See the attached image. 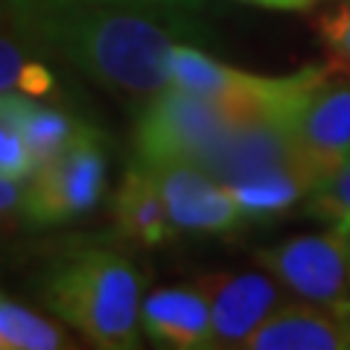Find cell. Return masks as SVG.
Here are the masks:
<instances>
[{
    "instance_id": "cell-12",
    "label": "cell",
    "mask_w": 350,
    "mask_h": 350,
    "mask_svg": "<svg viewBox=\"0 0 350 350\" xmlns=\"http://www.w3.org/2000/svg\"><path fill=\"white\" fill-rule=\"evenodd\" d=\"M117 234L140 248H161L175 237L178 228L172 225L167 202L161 196L155 175L144 161L131 163L123 172V181L111 202Z\"/></svg>"
},
{
    "instance_id": "cell-8",
    "label": "cell",
    "mask_w": 350,
    "mask_h": 350,
    "mask_svg": "<svg viewBox=\"0 0 350 350\" xmlns=\"http://www.w3.org/2000/svg\"><path fill=\"white\" fill-rule=\"evenodd\" d=\"M211 304L213 350H243L257 327L283 304L269 271H207L193 280Z\"/></svg>"
},
{
    "instance_id": "cell-6",
    "label": "cell",
    "mask_w": 350,
    "mask_h": 350,
    "mask_svg": "<svg viewBox=\"0 0 350 350\" xmlns=\"http://www.w3.org/2000/svg\"><path fill=\"white\" fill-rule=\"evenodd\" d=\"M289 161L306 196L350 163V79L330 76L283 129Z\"/></svg>"
},
{
    "instance_id": "cell-13",
    "label": "cell",
    "mask_w": 350,
    "mask_h": 350,
    "mask_svg": "<svg viewBox=\"0 0 350 350\" xmlns=\"http://www.w3.org/2000/svg\"><path fill=\"white\" fill-rule=\"evenodd\" d=\"M0 123L15 126L24 135L29 149L36 152L38 167L53 155H59L82 129V123L70 120L59 108L38 105L36 96H27L21 91H9L0 96Z\"/></svg>"
},
{
    "instance_id": "cell-22",
    "label": "cell",
    "mask_w": 350,
    "mask_h": 350,
    "mask_svg": "<svg viewBox=\"0 0 350 350\" xmlns=\"http://www.w3.org/2000/svg\"><path fill=\"white\" fill-rule=\"evenodd\" d=\"M21 64H24V53L12 38L3 36V41H0V91L3 94L15 91Z\"/></svg>"
},
{
    "instance_id": "cell-4",
    "label": "cell",
    "mask_w": 350,
    "mask_h": 350,
    "mask_svg": "<svg viewBox=\"0 0 350 350\" xmlns=\"http://www.w3.org/2000/svg\"><path fill=\"white\" fill-rule=\"evenodd\" d=\"M234 126L237 123L219 105L170 82L137 114V161L196 163L211 172Z\"/></svg>"
},
{
    "instance_id": "cell-21",
    "label": "cell",
    "mask_w": 350,
    "mask_h": 350,
    "mask_svg": "<svg viewBox=\"0 0 350 350\" xmlns=\"http://www.w3.org/2000/svg\"><path fill=\"white\" fill-rule=\"evenodd\" d=\"M6 12L15 18V24L27 18H36L41 12H50V9L59 6H73V3H117V0H3Z\"/></svg>"
},
{
    "instance_id": "cell-14",
    "label": "cell",
    "mask_w": 350,
    "mask_h": 350,
    "mask_svg": "<svg viewBox=\"0 0 350 350\" xmlns=\"http://www.w3.org/2000/svg\"><path fill=\"white\" fill-rule=\"evenodd\" d=\"M225 187L234 196L245 222H271V219L289 213L301 199H306L301 178L289 167L251 175V178L225 184Z\"/></svg>"
},
{
    "instance_id": "cell-20",
    "label": "cell",
    "mask_w": 350,
    "mask_h": 350,
    "mask_svg": "<svg viewBox=\"0 0 350 350\" xmlns=\"http://www.w3.org/2000/svg\"><path fill=\"white\" fill-rule=\"evenodd\" d=\"M15 91L21 94H27V96H47L53 94V73L44 68L41 62H27L21 64V70H18V82H15Z\"/></svg>"
},
{
    "instance_id": "cell-16",
    "label": "cell",
    "mask_w": 350,
    "mask_h": 350,
    "mask_svg": "<svg viewBox=\"0 0 350 350\" xmlns=\"http://www.w3.org/2000/svg\"><path fill=\"white\" fill-rule=\"evenodd\" d=\"M306 213L319 216L321 222L350 237V163L338 175H333L324 187L306 196Z\"/></svg>"
},
{
    "instance_id": "cell-3",
    "label": "cell",
    "mask_w": 350,
    "mask_h": 350,
    "mask_svg": "<svg viewBox=\"0 0 350 350\" xmlns=\"http://www.w3.org/2000/svg\"><path fill=\"white\" fill-rule=\"evenodd\" d=\"M333 76L330 64L301 68L286 76H260L237 70L207 53L175 44L170 56V82L204 96L234 123H266L286 129L321 82Z\"/></svg>"
},
{
    "instance_id": "cell-18",
    "label": "cell",
    "mask_w": 350,
    "mask_h": 350,
    "mask_svg": "<svg viewBox=\"0 0 350 350\" xmlns=\"http://www.w3.org/2000/svg\"><path fill=\"white\" fill-rule=\"evenodd\" d=\"M36 170H38V158L29 149L24 135L15 126L0 123V175L15 181H27Z\"/></svg>"
},
{
    "instance_id": "cell-15",
    "label": "cell",
    "mask_w": 350,
    "mask_h": 350,
    "mask_svg": "<svg viewBox=\"0 0 350 350\" xmlns=\"http://www.w3.org/2000/svg\"><path fill=\"white\" fill-rule=\"evenodd\" d=\"M0 347L3 350H68L76 347L70 333L38 315L21 301L3 295L0 298Z\"/></svg>"
},
{
    "instance_id": "cell-17",
    "label": "cell",
    "mask_w": 350,
    "mask_h": 350,
    "mask_svg": "<svg viewBox=\"0 0 350 350\" xmlns=\"http://www.w3.org/2000/svg\"><path fill=\"white\" fill-rule=\"evenodd\" d=\"M315 32L333 73L350 79V3H338L315 18Z\"/></svg>"
},
{
    "instance_id": "cell-9",
    "label": "cell",
    "mask_w": 350,
    "mask_h": 350,
    "mask_svg": "<svg viewBox=\"0 0 350 350\" xmlns=\"http://www.w3.org/2000/svg\"><path fill=\"white\" fill-rule=\"evenodd\" d=\"M155 175L170 219L187 234H228L245 225L222 181L196 163H146Z\"/></svg>"
},
{
    "instance_id": "cell-11",
    "label": "cell",
    "mask_w": 350,
    "mask_h": 350,
    "mask_svg": "<svg viewBox=\"0 0 350 350\" xmlns=\"http://www.w3.org/2000/svg\"><path fill=\"white\" fill-rule=\"evenodd\" d=\"M140 324L152 345L167 350H213L211 304L190 286H163L149 292L140 304Z\"/></svg>"
},
{
    "instance_id": "cell-7",
    "label": "cell",
    "mask_w": 350,
    "mask_h": 350,
    "mask_svg": "<svg viewBox=\"0 0 350 350\" xmlns=\"http://www.w3.org/2000/svg\"><path fill=\"white\" fill-rule=\"evenodd\" d=\"M257 266L304 301H336L350 295V237L338 228L301 234L257 251Z\"/></svg>"
},
{
    "instance_id": "cell-2",
    "label": "cell",
    "mask_w": 350,
    "mask_h": 350,
    "mask_svg": "<svg viewBox=\"0 0 350 350\" xmlns=\"http://www.w3.org/2000/svg\"><path fill=\"white\" fill-rule=\"evenodd\" d=\"M41 304L100 350H137L144 275L114 248H79L50 262L38 283Z\"/></svg>"
},
{
    "instance_id": "cell-5",
    "label": "cell",
    "mask_w": 350,
    "mask_h": 350,
    "mask_svg": "<svg viewBox=\"0 0 350 350\" xmlns=\"http://www.w3.org/2000/svg\"><path fill=\"white\" fill-rule=\"evenodd\" d=\"M21 216L32 228L68 225L91 213L105 190V152L100 131L82 126L68 146L24 181Z\"/></svg>"
},
{
    "instance_id": "cell-1",
    "label": "cell",
    "mask_w": 350,
    "mask_h": 350,
    "mask_svg": "<svg viewBox=\"0 0 350 350\" xmlns=\"http://www.w3.org/2000/svg\"><path fill=\"white\" fill-rule=\"evenodd\" d=\"M91 82L137 111L170 85L167 21L120 3L59 6L18 24Z\"/></svg>"
},
{
    "instance_id": "cell-10",
    "label": "cell",
    "mask_w": 350,
    "mask_h": 350,
    "mask_svg": "<svg viewBox=\"0 0 350 350\" xmlns=\"http://www.w3.org/2000/svg\"><path fill=\"white\" fill-rule=\"evenodd\" d=\"M243 350H350V295L280 304Z\"/></svg>"
},
{
    "instance_id": "cell-23",
    "label": "cell",
    "mask_w": 350,
    "mask_h": 350,
    "mask_svg": "<svg viewBox=\"0 0 350 350\" xmlns=\"http://www.w3.org/2000/svg\"><path fill=\"white\" fill-rule=\"evenodd\" d=\"M243 3L266 6V9H283V12H295V9H310L315 0H243Z\"/></svg>"
},
{
    "instance_id": "cell-19",
    "label": "cell",
    "mask_w": 350,
    "mask_h": 350,
    "mask_svg": "<svg viewBox=\"0 0 350 350\" xmlns=\"http://www.w3.org/2000/svg\"><path fill=\"white\" fill-rule=\"evenodd\" d=\"M117 3L155 15L175 29L196 32V18H199L204 0H117Z\"/></svg>"
}]
</instances>
